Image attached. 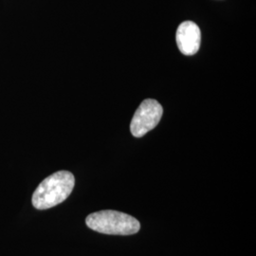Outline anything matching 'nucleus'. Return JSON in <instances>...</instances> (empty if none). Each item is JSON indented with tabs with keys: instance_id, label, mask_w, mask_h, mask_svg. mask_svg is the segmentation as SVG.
<instances>
[{
	"instance_id": "nucleus-1",
	"label": "nucleus",
	"mask_w": 256,
	"mask_h": 256,
	"mask_svg": "<svg viewBox=\"0 0 256 256\" xmlns=\"http://www.w3.org/2000/svg\"><path fill=\"white\" fill-rule=\"evenodd\" d=\"M75 184L74 174L59 171L46 178L32 194V205L38 210H46L64 202Z\"/></svg>"
},
{
	"instance_id": "nucleus-2",
	"label": "nucleus",
	"mask_w": 256,
	"mask_h": 256,
	"mask_svg": "<svg viewBox=\"0 0 256 256\" xmlns=\"http://www.w3.org/2000/svg\"><path fill=\"white\" fill-rule=\"evenodd\" d=\"M86 223L88 228L104 234L130 236L137 234L140 229L138 220L118 210H104L93 212L86 218Z\"/></svg>"
},
{
	"instance_id": "nucleus-3",
	"label": "nucleus",
	"mask_w": 256,
	"mask_h": 256,
	"mask_svg": "<svg viewBox=\"0 0 256 256\" xmlns=\"http://www.w3.org/2000/svg\"><path fill=\"white\" fill-rule=\"evenodd\" d=\"M164 114L162 104L153 99L140 104L130 124V131L134 137L142 138L158 124Z\"/></svg>"
},
{
	"instance_id": "nucleus-4",
	"label": "nucleus",
	"mask_w": 256,
	"mask_h": 256,
	"mask_svg": "<svg viewBox=\"0 0 256 256\" xmlns=\"http://www.w3.org/2000/svg\"><path fill=\"white\" fill-rule=\"evenodd\" d=\"M176 41L182 54L186 56L194 55L200 46V28L192 21H184L176 30Z\"/></svg>"
}]
</instances>
